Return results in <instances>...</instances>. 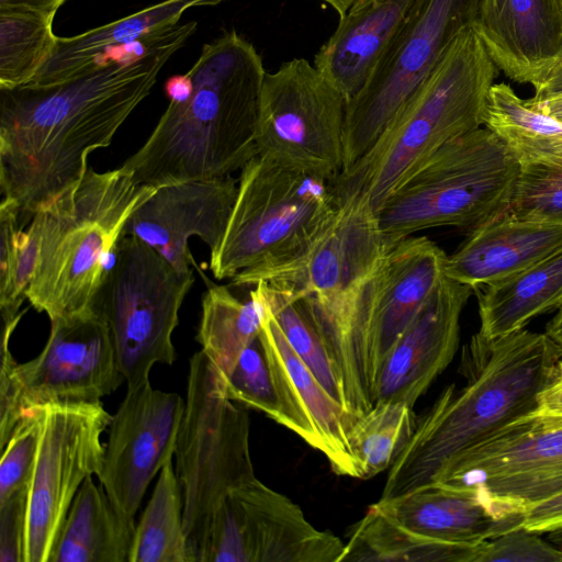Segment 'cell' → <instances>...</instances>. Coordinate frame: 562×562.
Masks as SVG:
<instances>
[{
	"label": "cell",
	"instance_id": "36",
	"mask_svg": "<svg viewBox=\"0 0 562 562\" xmlns=\"http://www.w3.org/2000/svg\"><path fill=\"white\" fill-rule=\"evenodd\" d=\"M254 286L260 291L290 346L328 394L348 412L339 373L303 299L292 291L262 281Z\"/></svg>",
	"mask_w": 562,
	"mask_h": 562
},
{
	"label": "cell",
	"instance_id": "14",
	"mask_svg": "<svg viewBox=\"0 0 562 562\" xmlns=\"http://www.w3.org/2000/svg\"><path fill=\"white\" fill-rule=\"evenodd\" d=\"M347 100L305 58L266 72L256 125L257 154L337 179L344 169Z\"/></svg>",
	"mask_w": 562,
	"mask_h": 562
},
{
	"label": "cell",
	"instance_id": "18",
	"mask_svg": "<svg viewBox=\"0 0 562 562\" xmlns=\"http://www.w3.org/2000/svg\"><path fill=\"white\" fill-rule=\"evenodd\" d=\"M263 303L258 338L277 395V423L322 452L333 472L359 479L348 441V430L356 416L346 412L323 387L288 342L265 300Z\"/></svg>",
	"mask_w": 562,
	"mask_h": 562
},
{
	"label": "cell",
	"instance_id": "10",
	"mask_svg": "<svg viewBox=\"0 0 562 562\" xmlns=\"http://www.w3.org/2000/svg\"><path fill=\"white\" fill-rule=\"evenodd\" d=\"M193 283L192 270L177 271L137 237L119 240L94 308L110 328L127 389L149 381L155 364L176 361L172 334Z\"/></svg>",
	"mask_w": 562,
	"mask_h": 562
},
{
	"label": "cell",
	"instance_id": "4",
	"mask_svg": "<svg viewBox=\"0 0 562 562\" xmlns=\"http://www.w3.org/2000/svg\"><path fill=\"white\" fill-rule=\"evenodd\" d=\"M337 191L333 218L305 252L278 267L238 273L232 284L262 281L303 299L339 373L347 409L361 415L367 411L359 355L362 305L390 247L368 198L358 190Z\"/></svg>",
	"mask_w": 562,
	"mask_h": 562
},
{
	"label": "cell",
	"instance_id": "25",
	"mask_svg": "<svg viewBox=\"0 0 562 562\" xmlns=\"http://www.w3.org/2000/svg\"><path fill=\"white\" fill-rule=\"evenodd\" d=\"M415 0H358L314 57L347 102L366 85Z\"/></svg>",
	"mask_w": 562,
	"mask_h": 562
},
{
	"label": "cell",
	"instance_id": "47",
	"mask_svg": "<svg viewBox=\"0 0 562 562\" xmlns=\"http://www.w3.org/2000/svg\"><path fill=\"white\" fill-rule=\"evenodd\" d=\"M544 333L562 351V304L547 323Z\"/></svg>",
	"mask_w": 562,
	"mask_h": 562
},
{
	"label": "cell",
	"instance_id": "5",
	"mask_svg": "<svg viewBox=\"0 0 562 562\" xmlns=\"http://www.w3.org/2000/svg\"><path fill=\"white\" fill-rule=\"evenodd\" d=\"M497 69L474 26L462 30L337 188L362 192L378 213L440 147L484 125Z\"/></svg>",
	"mask_w": 562,
	"mask_h": 562
},
{
	"label": "cell",
	"instance_id": "33",
	"mask_svg": "<svg viewBox=\"0 0 562 562\" xmlns=\"http://www.w3.org/2000/svg\"><path fill=\"white\" fill-rule=\"evenodd\" d=\"M43 211L33 216L0 202V312L2 321L22 317L40 256Z\"/></svg>",
	"mask_w": 562,
	"mask_h": 562
},
{
	"label": "cell",
	"instance_id": "16",
	"mask_svg": "<svg viewBox=\"0 0 562 562\" xmlns=\"http://www.w3.org/2000/svg\"><path fill=\"white\" fill-rule=\"evenodd\" d=\"M184 400L147 381L127 389L109 425L103 463L97 474L111 502L130 519L162 467L175 457Z\"/></svg>",
	"mask_w": 562,
	"mask_h": 562
},
{
	"label": "cell",
	"instance_id": "30",
	"mask_svg": "<svg viewBox=\"0 0 562 562\" xmlns=\"http://www.w3.org/2000/svg\"><path fill=\"white\" fill-rule=\"evenodd\" d=\"M480 546L423 537L371 505L350 529L339 562H476Z\"/></svg>",
	"mask_w": 562,
	"mask_h": 562
},
{
	"label": "cell",
	"instance_id": "38",
	"mask_svg": "<svg viewBox=\"0 0 562 562\" xmlns=\"http://www.w3.org/2000/svg\"><path fill=\"white\" fill-rule=\"evenodd\" d=\"M220 381L228 398L277 422V395L259 338L243 351L229 375Z\"/></svg>",
	"mask_w": 562,
	"mask_h": 562
},
{
	"label": "cell",
	"instance_id": "43",
	"mask_svg": "<svg viewBox=\"0 0 562 562\" xmlns=\"http://www.w3.org/2000/svg\"><path fill=\"white\" fill-rule=\"evenodd\" d=\"M524 526L532 531H562V493L525 509Z\"/></svg>",
	"mask_w": 562,
	"mask_h": 562
},
{
	"label": "cell",
	"instance_id": "39",
	"mask_svg": "<svg viewBox=\"0 0 562 562\" xmlns=\"http://www.w3.org/2000/svg\"><path fill=\"white\" fill-rule=\"evenodd\" d=\"M40 439V418L36 408L19 420L1 449L0 503L23 488L31 475Z\"/></svg>",
	"mask_w": 562,
	"mask_h": 562
},
{
	"label": "cell",
	"instance_id": "41",
	"mask_svg": "<svg viewBox=\"0 0 562 562\" xmlns=\"http://www.w3.org/2000/svg\"><path fill=\"white\" fill-rule=\"evenodd\" d=\"M26 485L0 503V562H23Z\"/></svg>",
	"mask_w": 562,
	"mask_h": 562
},
{
	"label": "cell",
	"instance_id": "17",
	"mask_svg": "<svg viewBox=\"0 0 562 562\" xmlns=\"http://www.w3.org/2000/svg\"><path fill=\"white\" fill-rule=\"evenodd\" d=\"M447 257L428 237L411 235L386 250L370 281L359 352L364 392L372 404L387 355L443 278Z\"/></svg>",
	"mask_w": 562,
	"mask_h": 562
},
{
	"label": "cell",
	"instance_id": "12",
	"mask_svg": "<svg viewBox=\"0 0 562 562\" xmlns=\"http://www.w3.org/2000/svg\"><path fill=\"white\" fill-rule=\"evenodd\" d=\"M482 0H415L362 89L346 104L342 172L362 158L386 124L465 27Z\"/></svg>",
	"mask_w": 562,
	"mask_h": 562
},
{
	"label": "cell",
	"instance_id": "29",
	"mask_svg": "<svg viewBox=\"0 0 562 562\" xmlns=\"http://www.w3.org/2000/svg\"><path fill=\"white\" fill-rule=\"evenodd\" d=\"M205 281L209 285L202 297L195 340L224 379L233 371L243 351L258 338L265 303L256 286L246 300H240L228 286Z\"/></svg>",
	"mask_w": 562,
	"mask_h": 562
},
{
	"label": "cell",
	"instance_id": "3",
	"mask_svg": "<svg viewBox=\"0 0 562 562\" xmlns=\"http://www.w3.org/2000/svg\"><path fill=\"white\" fill-rule=\"evenodd\" d=\"M187 75L189 95L169 102L145 143L122 165L139 184L227 177L257 155L266 71L255 46L227 31L203 45Z\"/></svg>",
	"mask_w": 562,
	"mask_h": 562
},
{
	"label": "cell",
	"instance_id": "13",
	"mask_svg": "<svg viewBox=\"0 0 562 562\" xmlns=\"http://www.w3.org/2000/svg\"><path fill=\"white\" fill-rule=\"evenodd\" d=\"M40 418L35 461L26 483L23 562H50L61 526L85 480L102 468L101 441L112 415L99 402L34 407Z\"/></svg>",
	"mask_w": 562,
	"mask_h": 562
},
{
	"label": "cell",
	"instance_id": "6",
	"mask_svg": "<svg viewBox=\"0 0 562 562\" xmlns=\"http://www.w3.org/2000/svg\"><path fill=\"white\" fill-rule=\"evenodd\" d=\"M156 188L137 183L122 166L95 171L43 211L37 266L27 301L49 322L94 308L126 222Z\"/></svg>",
	"mask_w": 562,
	"mask_h": 562
},
{
	"label": "cell",
	"instance_id": "45",
	"mask_svg": "<svg viewBox=\"0 0 562 562\" xmlns=\"http://www.w3.org/2000/svg\"><path fill=\"white\" fill-rule=\"evenodd\" d=\"M67 0H0V9H23L55 15Z\"/></svg>",
	"mask_w": 562,
	"mask_h": 562
},
{
	"label": "cell",
	"instance_id": "32",
	"mask_svg": "<svg viewBox=\"0 0 562 562\" xmlns=\"http://www.w3.org/2000/svg\"><path fill=\"white\" fill-rule=\"evenodd\" d=\"M128 562H192L183 522V496L172 463L160 472L135 526Z\"/></svg>",
	"mask_w": 562,
	"mask_h": 562
},
{
	"label": "cell",
	"instance_id": "15",
	"mask_svg": "<svg viewBox=\"0 0 562 562\" xmlns=\"http://www.w3.org/2000/svg\"><path fill=\"white\" fill-rule=\"evenodd\" d=\"M435 484L477 486L521 506L562 493V417L535 412L459 456Z\"/></svg>",
	"mask_w": 562,
	"mask_h": 562
},
{
	"label": "cell",
	"instance_id": "34",
	"mask_svg": "<svg viewBox=\"0 0 562 562\" xmlns=\"http://www.w3.org/2000/svg\"><path fill=\"white\" fill-rule=\"evenodd\" d=\"M417 416L402 402L380 401L355 417L348 441L359 479H370L390 469L409 442Z\"/></svg>",
	"mask_w": 562,
	"mask_h": 562
},
{
	"label": "cell",
	"instance_id": "40",
	"mask_svg": "<svg viewBox=\"0 0 562 562\" xmlns=\"http://www.w3.org/2000/svg\"><path fill=\"white\" fill-rule=\"evenodd\" d=\"M524 525L481 543L476 562H561L562 551Z\"/></svg>",
	"mask_w": 562,
	"mask_h": 562
},
{
	"label": "cell",
	"instance_id": "35",
	"mask_svg": "<svg viewBox=\"0 0 562 562\" xmlns=\"http://www.w3.org/2000/svg\"><path fill=\"white\" fill-rule=\"evenodd\" d=\"M53 14L0 9V89L30 83L56 44Z\"/></svg>",
	"mask_w": 562,
	"mask_h": 562
},
{
	"label": "cell",
	"instance_id": "37",
	"mask_svg": "<svg viewBox=\"0 0 562 562\" xmlns=\"http://www.w3.org/2000/svg\"><path fill=\"white\" fill-rule=\"evenodd\" d=\"M509 212L524 221L562 226V166L520 162Z\"/></svg>",
	"mask_w": 562,
	"mask_h": 562
},
{
	"label": "cell",
	"instance_id": "1",
	"mask_svg": "<svg viewBox=\"0 0 562 562\" xmlns=\"http://www.w3.org/2000/svg\"><path fill=\"white\" fill-rule=\"evenodd\" d=\"M195 30V21L177 25L139 54L58 83L0 89L2 199L33 216L72 190L89 168V155L110 146Z\"/></svg>",
	"mask_w": 562,
	"mask_h": 562
},
{
	"label": "cell",
	"instance_id": "27",
	"mask_svg": "<svg viewBox=\"0 0 562 562\" xmlns=\"http://www.w3.org/2000/svg\"><path fill=\"white\" fill-rule=\"evenodd\" d=\"M135 526L89 476L70 505L50 562H128Z\"/></svg>",
	"mask_w": 562,
	"mask_h": 562
},
{
	"label": "cell",
	"instance_id": "2",
	"mask_svg": "<svg viewBox=\"0 0 562 562\" xmlns=\"http://www.w3.org/2000/svg\"><path fill=\"white\" fill-rule=\"evenodd\" d=\"M561 359L546 333L522 328L498 337L472 335L460 359L464 383L448 385L417 417L409 442L389 469L381 498L437 483L463 452L535 412Z\"/></svg>",
	"mask_w": 562,
	"mask_h": 562
},
{
	"label": "cell",
	"instance_id": "9",
	"mask_svg": "<svg viewBox=\"0 0 562 562\" xmlns=\"http://www.w3.org/2000/svg\"><path fill=\"white\" fill-rule=\"evenodd\" d=\"M246 407L228 398L202 350L189 361L184 409L176 445V472L192 562L203 552L213 515L233 490L256 477Z\"/></svg>",
	"mask_w": 562,
	"mask_h": 562
},
{
	"label": "cell",
	"instance_id": "7",
	"mask_svg": "<svg viewBox=\"0 0 562 562\" xmlns=\"http://www.w3.org/2000/svg\"><path fill=\"white\" fill-rule=\"evenodd\" d=\"M337 179L257 154L241 169L225 233L211 250L217 280L284 265L305 252L338 206Z\"/></svg>",
	"mask_w": 562,
	"mask_h": 562
},
{
	"label": "cell",
	"instance_id": "11",
	"mask_svg": "<svg viewBox=\"0 0 562 562\" xmlns=\"http://www.w3.org/2000/svg\"><path fill=\"white\" fill-rule=\"evenodd\" d=\"M13 327H2L0 449L30 409L49 403L99 402L125 382L110 328L95 310L50 321L42 351L18 362L10 350Z\"/></svg>",
	"mask_w": 562,
	"mask_h": 562
},
{
	"label": "cell",
	"instance_id": "19",
	"mask_svg": "<svg viewBox=\"0 0 562 562\" xmlns=\"http://www.w3.org/2000/svg\"><path fill=\"white\" fill-rule=\"evenodd\" d=\"M238 180L232 176L184 181L156 188L125 224L123 236H135L177 271L196 266L189 238L198 236L210 251L223 238L236 200Z\"/></svg>",
	"mask_w": 562,
	"mask_h": 562
},
{
	"label": "cell",
	"instance_id": "21",
	"mask_svg": "<svg viewBox=\"0 0 562 562\" xmlns=\"http://www.w3.org/2000/svg\"><path fill=\"white\" fill-rule=\"evenodd\" d=\"M398 526L430 539L479 546L522 526L525 508L477 486L431 484L373 504Z\"/></svg>",
	"mask_w": 562,
	"mask_h": 562
},
{
	"label": "cell",
	"instance_id": "24",
	"mask_svg": "<svg viewBox=\"0 0 562 562\" xmlns=\"http://www.w3.org/2000/svg\"><path fill=\"white\" fill-rule=\"evenodd\" d=\"M562 248V226L517 218L509 210L468 233L445 274L474 289L518 273Z\"/></svg>",
	"mask_w": 562,
	"mask_h": 562
},
{
	"label": "cell",
	"instance_id": "42",
	"mask_svg": "<svg viewBox=\"0 0 562 562\" xmlns=\"http://www.w3.org/2000/svg\"><path fill=\"white\" fill-rule=\"evenodd\" d=\"M533 88L535 94L527 99L528 104L562 122V63Z\"/></svg>",
	"mask_w": 562,
	"mask_h": 562
},
{
	"label": "cell",
	"instance_id": "44",
	"mask_svg": "<svg viewBox=\"0 0 562 562\" xmlns=\"http://www.w3.org/2000/svg\"><path fill=\"white\" fill-rule=\"evenodd\" d=\"M535 413L562 417V359L548 384L541 390Z\"/></svg>",
	"mask_w": 562,
	"mask_h": 562
},
{
	"label": "cell",
	"instance_id": "48",
	"mask_svg": "<svg viewBox=\"0 0 562 562\" xmlns=\"http://www.w3.org/2000/svg\"><path fill=\"white\" fill-rule=\"evenodd\" d=\"M329 4L338 14L339 18L351 8V5L358 0H321Z\"/></svg>",
	"mask_w": 562,
	"mask_h": 562
},
{
	"label": "cell",
	"instance_id": "46",
	"mask_svg": "<svg viewBox=\"0 0 562 562\" xmlns=\"http://www.w3.org/2000/svg\"><path fill=\"white\" fill-rule=\"evenodd\" d=\"M165 91L170 101H182L191 91V80L189 76L180 75L170 77L165 85Z\"/></svg>",
	"mask_w": 562,
	"mask_h": 562
},
{
	"label": "cell",
	"instance_id": "22",
	"mask_svg": "<svg viewBox=\"0 0 562 562\" xmlns=\"http://www.w3.org/2000/svg\"><path fill=\"white\" fill-rule=\"evenodd\" d=\"M473 26L514 81L535 87L562 63V0H482Z\"/></svg>",
	"mask_w": 562,
	"mask_h": 562
},
{
	"label": "cell",
	"instance_id": "20",
	"mask_svg": "<svg viewBox=\"0 0 562 562\" xmlns=\"http://www.w3.org/2000/svg\"><path fill=\"white\" fill-rule=\"evenodd\" d=\"M472 292L471 286L443 276L387 355L375 402H402L414 407L452 361L461 314Z\"/></svg>",
	"mask_w": 562,
	"mask_h": 562
},
{
	"label": "cell",
	"instance_id": "8",
	"mask_svg": "<svg viewBox=\"0 0 562 562\" xmlns=\"http://www.w3.org/2000/svg\"><path fill=\"white\" fill-rule=\"evenodd\" d=\"M520 161L488 127L451 139L378 211L389 247L439 226L469 232L509 210Z\"/></svg>",
	"mask_w": 562,
	"mask_h": 562
},
{
	"label": "cell",
	"instance_id": "23",
	"mask_svg": "<svg viewBox=\"0 0 562 562\" xmlns=\"http://www.w3.org/2000/svg\"><path fill=\"white\" fill-rule=\"evenodd\" d=\"M244 529L248 562H339L345 542L319 530L302 508L257 477L231 493Z\"/></svg>",
	"mask_w": 562,
	"mask_h": 562
},
{
	"label": "cell",
	"instance_id": "28",
	"mask_svg": "<svg viewBox=\"0 0 562 562\" xmlns=\"http://www.w3.org/2000/svg\"><path fill=\"white\" fill-rule=\"evenodd\" d=\"M483 335L498 337L525 328L562 304V248L531 267L474 289Z\"/></svg>",
	"mask_w": 562,
	"mask_h": 562
},
{
	"label": "cell",
	"instance_id": "31",
	"mask_svg": "<svg viewBox=\"0 0 562 562\" xmlns=\"http://www.w3.org/2000/svg\"><path fill=\"white\" fill-rule=\"evenodd\" d=\"M484 126L501 137L520 162L562 166V122L529 105L508 85L492 86Z\"/></svg>",
	"mask_w": 562,
	"mask_h": 562
},
{
	"label": "cell",
	"instance_id": "26",
	"mask_svg": "<svg viewBox=\"0 0 562 562\" xmlns=\"http://www.w3.org/2000/svg\"><path fill=\"white\" fill-rule=\"evenodd\" d=\"M227 0H164L111 23L70 37H58L48 59L26 85L47 86L74 78L103 64L112 48L159 37L176 27L182 14L196 7Z\"/></svg>",
	"mask_w": 562,
	"mask_h": 562
}]
</instances>
